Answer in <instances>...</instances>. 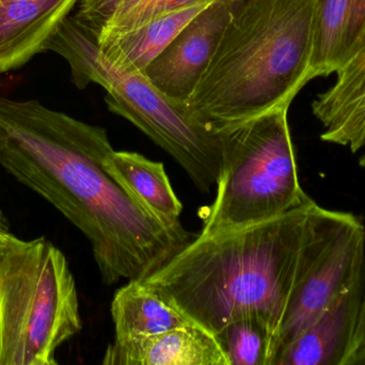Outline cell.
Returning a JSON list of instances; mask_svg holds the SVG:
<instances>
[{
	"mask_svg": "<svg viewBox=\"0 0 365 365\" xmlns=\"http://www.w3.org/2000/svg\"><path fill=\"white\" fill-rule=\"evenodd\" d=\"M113 151L105 129L0 94V166L85 235L107 285L143 280L195 238L163 222L111 177Z\"/></svg>",
	"mask_w": 365,
	"mask_h": 365,
	"instance_id": "6da1fadb",
	"label": "cell"
},
{
	"mask_svg": "<svg viewBox=\"0 0 365 365\" xmlns=\"http://www.w3.org/2000/svg\"><path fill=\"white\" fill-rule=\"evenodd\" d=\"M315 206L309 197L270 220L200 234L141 282L212 334L242 317H262L274 332L277 355L279 332L302 278Z\"/></svg>",
	"mask_w": 365,
	"mask_h": 365,
	"instance_id": "7a4b0ae2",
	"label": "cell"
},
{
	"mask_svg": "<svg viewBox=\"0 0 365 365\" xmlns=\"http://www.w3.org/2000/svg\"><path fill=\"white\" fill-rule=\"evenodd\" d=\"M317 0H242L185 106L225 132L289 107L311 77Z\"/></svg>",
	"mask_w": 365,
	"mask_h": 365,
	"instance_id": "3957f363",
	"label": "cell"
},
{
	"mask_svg": "<svg viewBox=\"0 0 365 365\" xmlns=\"http://www.w3.org/2000/svg\"><path fill=\"white\" fill-rule=\"evenodd\" d=\"M53 51L68 61L78 89L98 84L113 114L132 122L168 152L201 192L216 186L227 154L225 132L197 121L184 104L169 100L143 74L120 70L103 56L93 34L68 15L46 41L43 51Z\"/></svg>",
	"mask_w": 365,
	"mask_h": 365,
	"instance_id": "277c9868",
	"label": "cell"
},
{
	"mask_svg": "<svg viewBox=\"0 0 365 365\" xmlns=\"http://www.w3.org/2000/svg\"><path fill=\"white\" fill-rule=\"evenodd\" d=\"M81 328L63 253L45 238L0 231V365H57L56 351Z\"/></svg>",
	"mask_w": 365,
	"mask_h": 365,
	"instance_id": "5b68a950",
	"label": "cell"
},
{
	"mask_svg": "<svg viewBox=\"0 0 365 365\" xmlns=\"http://www.w3.org/2000/svg\"><path fill=\"white\" fill-rule=\"evenodd\" d=\"M287 111L274 109L225 131V165L200 234L270 220L309 199L300 186Z\"/></svg>",
	"mask_w": 365,
	"mask_h": 365,
	"instance_id": "8992f818",
	"label": "cell"
},
{
	"mask_svg": "<svg viewBox=\"0 0 365 365\" xmlns=\"http://www.w3.org/2000/svg\"><path fill=\"white\" fill-rule=\"evenodd\" d=\"M364 251L365 227L361 220L351 212L334 211L317 204L302 278L279 332L276 357L364 274Z\"/></svg>",
	"mask_w": 365,
	"mask_h": 365,
	"instance_id": "52a82bcc",
	"label": "cell"
},
{
	"mask_svg": "<svg viewBox=\"0 0 365 365\" xmlns=\"http://www.w3.org/2000/svg\"><path fill=\"white\" fill-rule=\"evenodd\" d=\"M242 0H212L145 69L143 76L169 100L186 104Z\"/></svg>",
	"mask_w": 365,
	"mask_h": 365,
	"instance_id": "ba28073f",
	"label": "cell"
},
{
	"mask_svg": "<svg viewBox=\"0 0 365 365\" xmlns=\"http://www.w3.org/2000/svg\"><path fill=\"white\" fill-rule=\"evenodd\" d=\"M364 291L362 274L278 354L274 365H345Z\"/></svg>",
	"mask_w": 365,
	"mask_h": 365,
	"instance_id": "9c48e42d",
	"label": "cell"
},
{
	"mask_svg": "<svg viewBox=\"0 0 365 365\" xmlns=\"http://www.w3.org/2000/svg\"><path fill=\"white\" fill-rule=\"evenodd\" d=\"M104 365H230L215 334L190 324L155 336L117 340L107 347Z\"/></svg>",
	"mask_w": 365,
	"mask_h": 365,
	"instance_id": "30bf717a",
	"label": "cell"
},
{
	"mask_svg": "<svg viewBox=\"0 0 365 365\" xmlns=\"http://www.w3.org/2000/svg\"><path fill=\"white\" fill-rule=\"evenodd\" d=\"M79 0H0V74L27 64Z\"/></svg>",
	"mask_w": 365,
	"mask_h": 365,
	"instance_id": "8fae6325",
	"label": "cell"
},
{
	"mask_svg": "<svg viewBox=\"0 0 365 365\" xmlns=\"http://www.w3.org/2000/svg\"><path fill=\"white\" fill-rule=\"evenodd\" d=\"M336 73L334 87L313 102V114L325 126L324 141L357 152L365 146V51ZM360 165L365 169V154Z\"/></svg>",
	"mask_w": 365,
	"mask_h": 365,
	"instance_id": "7c38bea8",
	"label": "cell"
},
{
	"mask_svg": "<svg viewBox=\"0 0 365 365\" xmlns=\"http://www.w3.org/2000/svg\"><path fill=\"white\" fill-rule=\"evenodd\" d=\"M365 51V0H317L311 77L328 76Z\"/></svg>",
	"mask_w": 365,
	"mask_h": 365,
	"instance_id": "4fadbf2b",
	"label": "cell"
},
{
	"mask_svg": "<svg viewBox=\"0 0 365 365\" xmlns=\"http://www.w3.org/2000/svg\"><path fill=\"white\" fill-rule=\"evenodd\" d=\"M212 1L197 2L128 31L93 36L101 53L113 66L126 72L143 74L182 28Z\"/></svg>",
	"mask_w": 365,
	"mask_h": 365,
	"instance_id": "5bb4252c",
	"label": "cell"
},
{
	"mask_svg": "<svg viewBox=\"0 0 365 365\" xmlns=\"http://www.w3.org/2000/svg\"><path fill=\"white\" fill-rule=\"evenodd\" d=\"M111 177L145 209L171 226H182L178 199L162 162L132 151H115L106 159Z\"/></svg>",
	"mask_w": 365,
	"mask_h": 365,
	"instance_id": "9a60e30c",
	"label": "cell"
},
{
	"mask_svg": "<svg viewBox=\"0 0 365 365\" xmlns=\"http://www.w3.org/2000/svg\"><path fill=\"white\" fill-rule=\"evenodd\" d=\"M110 312L117 340L155 336L193 324L140 280L128 281L115 291Z\"/></svg>",
	"mask_w": 365,
	"mask_h": 365,
	"instance_id": "2e32d148",
	"label": "cell"
},
{
	"mask_svg": "<svg viewBox=\"0 0 365 365\" xmlns=\"http://www.w3.org/2000/svg\"><path fill=\"white\" fill-rule=\"evenodd\" d=\"M204 0H79L75 17L96 36L140 27Z\"/></svg>",
	"mask_w": 365,
	"mask_h": 365,
	"instance_id": "e0dca14e",
	"label": "cell"
},
{
	"mask_svg": "<svg viewBox=\"0 0 365 365\" xmlns=\"http://www.w3.org/2000/svg\"><path fill=\"white\" fill-rule=\"evenodd\" d=\"M230 365H272L274 334L262 317L248 315L215 334Z\"/></svg>",
	"mask_w": 365,
	"mask_h": 365,
	"instance_id": "ac0fdd59",
	"label": "cell"
},
{
	"mask_svg": "<svg viewBox=\"0 0 365 365\" xmlns=\"http://www.w3.org/2000/svg\"><path fill=\"white\" fill-rule=\"evenodd\" d=\"M365 349V289L364 296H362L361 306H360L359 317H358L357 328H356L355 336H354L353 343H351V351H349V358L359 351ZM346 360V362H347ZM345 362V364H346Z\"/></svg>",
	"mask_w": 365,
	"mask_h": 365,
	"instance_id": "d6986e66",
	"label": "cell"
},
{
	"mask_svg": "<svg viewBox=\"0 0 365 365\" xmlns=\"http://www.w3.org/2000/svg\"><path fill=\"white\" fill-rule=\"evenodd\" d=\"M345 365H365V349L351 356Z\"/></svg>",
	"mask_w": 365,
	"mask_h": 365,
	"instance_id": "ffe728a7",
	"label": "cell"
},
{
	"mask_svg": "<svg viewBox=\"0 0 365 365\" xmlns=\"http://www.w3.org/2000/svg\"><path fill=\"white\" fill-rule=\"evenodd\" d=\"M0 231H4V233H8L9 231L8 220H6L1 209H0Z\"/></svg>",
	"mask_w": 365,
	"mask_h": 365,
	"instance_id": "44dd1931",
	"label": "cell"
}]
</instances>
